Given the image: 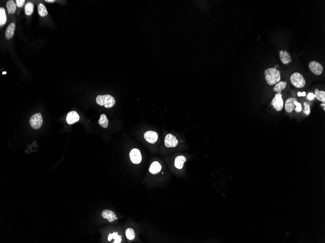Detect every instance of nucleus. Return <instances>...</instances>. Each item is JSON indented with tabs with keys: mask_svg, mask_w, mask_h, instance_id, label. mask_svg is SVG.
I'll return each mask as SVG.
<instances>
[{
	"mask_svg": "<svg viewBox=\"0 0 325 243\" xmlns=\"http://www.w3.org/2000/svg\"><path fill=\"white\" fill-rule=\"evenodd\" d=\"M291 82L293 86L296 88H301L306 85L305 79L302 74L296 72L291 76Z\"/></svg>",
	"mask_w": 325,
	"mask_h": 243,
	"instance_id": "3",
	"label": "nucleus"
},
{
	"mask_svg": "<svg viewBox=\"0 0 325 243\" xmlns=\"http://www.w3.org/2000/svg\"><path fill=\"white\" fill-rule=\"evenodd\" d=\"M130 158L131 161L134 164H138L141 162L142 155L140 151L137 148H133L130 152Z\"/></svg>",
	"mask_w": 325,
	"mask_h": 243,
	"instance_id": "6",
	"label": "nucleus"
},
{
	"mask_svg": "<svg viewBox=\"0 0 325 243\" xmlns=\"http://www.w3.org/2000/svg\"><path fill=\"white\" fill-rule=\"evenodd\" d=\"M314 98H315V97H314V94L313 93H308V95H307V99L309 101H313V100H314Z\"/></svg>",
	"mask_w": 325,
	"mask_h": 243,
	"instance_id": "29",
	"label": "nucleus"
},
{
	"mask_svg": "<svg viewBox=\"0 0 325 243\" xmlns=\"http://www.w3.org/2000/svg\"><path fill=\"white\" fill-rule=\"evenodd\" d=\"M126 237L129 240H132L135 237V231L132 228H128L126 231Z\"/></svg>",
	"mask_w": 325,
	"mask_h": 243,
	"instance_id": "25",
	"label": "nucleus"
},
{
	"mask_svg": "<svg viewBox=\"0 0 325 243\" xmlns=\"http://www.w3.org/2000/svg\"><path fill=\"white\" fill-rule=\"evenodd\" d=\"M295 105H296V107L295 108V111L296 113H300L301 112L302 110V105L300 102H298L297 101H295Z\"/></svg>",
	"mask_w": 325,
	"mask_h": 243,
	"instance_id": "27",
	"label": "nucleus"
},
{
	"mask_svg": "<svg viewBox=\"0 0 325 243\" xmlns=\"http://www.w3.org/2000/svg\"><path fill=\"white\" fill-rule=\"evenodd\" d=\"M45 1L47 3H54L55 0H45Z\"/></svg>",
	"mask_w": 325,
	"mask_h": 243,
	"instance_id": "31",
	"label": "nucleus"
},
{
	"mask_svg": "<svg viewBox=\"0 0 325 243\" xmlns=\"http://www.w3.org/2000/svg\"><path fill=\"white\" fill-rule=\"evenodd\" d=\"M178 140L172 134H168L165 139V145L167 148H174L177 146Z\"/></svg>",
	"mask_w": 325,
	"mask_h": 243,
	"instance_id": "8",
	"label": "nucleus"
},
{
	"mask_svg": "<svg viewBox=\"0 0 325 243\" xmlns=\"http://www.w3.org/2000/svg\"><path fill=\"white\" fill-rule=\"evenodd\" d=\"M186 158L183 156H178L175 158L174 165L177 168L181 169L183 168V164L186 162Z\"/></svg>",
	"mask_w": 325,
	"mask_h": 243,
	"instance_id": "15",
	"label": "nucleus"
},
{
	"mask_svg": "<svg viewBox=\"0 0 325 243\" xmlns=\"http://www.w3.org/2000/svg\"><path fill=\"white\" fill-rule=\"evenodd\" d=\"M306 95V92H298L297 93V96L300 97H305Z\"/></svg>",
	"mask_w": 325,
	"mask_h": 243,
	"instance_id": "30",
	"label": "nucleus"
},
{
	"mask_svg": "<svg viewBox=\"0 0 325 243\" xmlns=\"http://www.w3.org/2000/svg\"><path fill=\"white\" fill-rule=\"evenodd\" d=\"M79 120H80V116L78 115L77 112L75 111H71L68 113L66 117V122L68 124H70V125L77 122Z\"/></svg>",
	"mask_w": 325,
	"mask_h": 243,
	"instance_id": "10",
	"label": "nucleus"
},
{
	"mask_svg": "<svg viewBox=\"0 0 325 243\" xmlns=\"http://www.w3.org/2000/svg\"><path fill=\"white\" fill-rule=\"evenodd\" d=\"M320 105L321 106V107H323V109H324V110H325V103H321V105Z\"/></svg>",
	"mask_w": 325,
	"mask_h": 243,
	"instance_id": "32",
	"label": "nucleus"
},
{
	"mask_svg": "<svg viewBox=\"0 0 325 243\" xmlns=\"http://www.w3.org/2000/svg\"><path fill=\"white\" fill-rule=\"evenodd\" d=\"M287 86V83L285 82L279 81L275 84V86L273 88V90L275 92L281 93V92L285 89Z\"/></svg>",
	"mask_w": 325,
	"mask_h": 243,
	"instance_id": "17",
	"label": "nucleus"
},
{
	"mask_svg": "<svg viewBox=\"0 0 325 243\" xmlns=\"http://www.w3.org/2000/svg\"><path fill=\"white\" fill-rule=\"evenodd\" d=\"M98 123H99V125L103 127V128H107L108 126V124H109V122H108V119L107 118L106 115H105V114H102L101 115H100L99 121H98Z\"/></svg>",
	"mask_w": 325,
	"mask_h": 243,
	"instance_id": "21",
	"label": "nucleus"
},
{
	"mask_svg": "<svg viewBox=\"0 0 325 243\" xmlns=\"http://www.w3.org/2000/svg\"><path fill=\"white\" fill-rule=\"evenodd\" d=\"M6 8L9 14H14L16 9V5L15 2L10 0L6 3Z\"/></svg>",
	"mask_w": 325,
	"mask_h": 243,
	"instance_id": "20",
	"label": "nucleus"
},
{
	"mask_svg": "<svg viewBox=\"0 0 325 243\" xmlns=\"http://www.w3.org/2000/svg\"><path fill=\"white\" fill-rule=\"evenodd\" d=\"M144 138L150 144H154L158 138L157 133L155 131H149L144 134Z\"/></svg>",
	"mask_w": 325,
	"mask_h": 243,
	"instance_id": "9",
	"label": "nucleus"
},
{
	"mask_svg": "<svg viewBox=\"0 0 325 243\" xmlns=\"http://www.w3.org/2000/svg\"><path fill=\"white\" fill-rule=\"evenodd\" d=\"M33 9H34V5H33V4L32 3L28 2L27 4H26L25 8V13H26V15H27V16H30L33 13Z\"/></svg>",
	"mask_w": 325,
	"mask_h": 243,
	"instance_id": "24",
	"label": "nucleus"
},
{
	"mask_svg": "<svg viewBox=\"0 0 325 243\" xmlns=\"http://www.w3.org/2000/svg\"><path fill=\"white\" fill-rule=\"evenodd\" d=\"M6 73H7V72H3V73H2V74H6Z\"/></svg>",
	"mask_w": 325,
	"mask_h": 243,
	"instance_id": "33",
	"label": "nucleus"
},
{
	"mask_svg": "<svg viewBox=\"0 0 325 243\" xmlns=\"http://www.w3.org/2000/svg\"><path fill=\"white\" fill-rule=\"evenodd\" d=\"M108 240L109 241H113L114 243H121L122 238L121 236L118 235V233L114 232L109 235Z\"/></svg>",
	"mask_w": 325,
	"mask_h": 243,
	"instance_id": "18",
	"label": "nucleus"
},
{
	"mask_svg": "<svg viewBox=\"0 0 325 243\" xmlns=\"http://www.w3.org/2000/svg\"><path fill=\"white\" fill-rule=\"evenodd\" d=\"M271 105L273 108L277 111H280L283 108L284 102L282 99V95L281 93H276L271 102Z\"/></svg>",
	"mask_w": 325,
	"mask_h": 243,
	"instance_id": "4",
	"label": "nucleus"
},
{
	"mask_svg": "<svg viewBox=\"0 0 325 243\" xmlns=\"http://www.w3.org/2000/svg\"><path fill=\"white\" fill-rule=\"evenodd\" d=\"M16 4L18 8H22L25 4V0H16Z\"/></svg>",
	"mask_w": 325,
	"mask_h": 243,
	"instance_id": "28",
	"label": "nucleus"
},
{
	"mask_svg": "<svg viewBox=\"0 0 325 243\" xmlns=\"http://www.w3.org/2000/svg\"><path fill=\"white\" fill-rule=\"evenodd\" d=\"M102 217L103 218L106 219L110 222H113L115 220L117 219L116 215L114 211L109 210L103 211L101 214Z\"/></svg>",
	"mask_w": 325,
	"mask_h": 243,
	"instance_id": "12",
	"label": "nucleus"
},
{
	"mask_svg": "<svg viewBox=\"0 0 325 243\" xmlns=\"http://www.w3.org/2000/svg\"><path fill=\"white\" fill-rule=\"evenodd\" d=\"M309 68L310 71L316 75H320L323 72L322 65L316 61H311L309 64Z\"/></svg>",
	"mask_w": 325,
	"mask_h": 243,
	"instance_id": "7",
	"label": "nucleus"
},
{
	"mask_svg": "<svg viewBox=\"0 0 325 243\" xmlns=\"http://www.w3.org/2000/svg\"><path fill=\"white\" fill-rule=\"evenodd\" d=\"M30 123L33 129H39L43 124V118L41 114L37 113L32 115L30 119Z\"/></svg>",
	"mask_w": 325,
	"mask_h": 243,
	"instance_id": "5",
	"label": "nucleus"
},
{
	"mask_svg": "<svg viewBox=\"0 0 325 243\" xmlns=\"http://www.w3.org/2000/svg\"><path fill=\"white\" fill-rule=\"evenodd\" d=\"M314 97L319 100L320 102L325 103V92L324 91H319L318 89L315 90Z\"/></svg>",
	"mask_w": 325,
	"mask_h": 243,
	"instance_id": "19",
	"label": "nucleus"
},
{
	"mask_svg": "<svg viewBox=\"0 0 325 243\" xmlns=\"http://www.w3.org/2000/svg\"><path fill=\"white\" fill-rule=\"evenodd\" d=\"M265 79L268 85H273L280 81L281 79L280 72L275 68H269L264 72Z\"/></svg>",
	"mask_w": 325,
	"mask_h": 243,
	"instance_id": "1",
	"label": "nucleus"
},
{
	"mask_svg": "<svg viewBox=\"0 0 325 243\" xmlns=\"http://www.w3.org/2000/svg\"><path fill=\"white\" fill-rule=\"evenodd\" d=\"M15 29V25L14 23H11L9 25L5 31V38L7 39H9L12 38Z\"/></svg>",
	"mask_w": 325,
	"mask_h": 243,
	"instance_id": "16",
	"label": "nucleus"
},
{
	"mask_svg": "<svg viewBox=\"0 0 325 243\" xmlns=\"http://www.w3.org/2000/svg\"><path fill=\"white\" fill-rule=\"evenodd\" d=\"M161 169L162 166L160 163L157 161H155V162H153L152 165H150L149 168V171L152 174L155 175V174L159 173L161 171Z\"/></svg>",
	"mask_w": 325,
	"mask_h": 243,
	"instance_id": "14",
	"label": "nucleus"
},
{
	"mask_svg": "<svg viewBox=\"0 0 325 243\" xmlns=\"http://www.w3.org/2000/svg\"><path fill=\"white\" fill-rule=\"evenodd\" d=\"M279 57L280 60L284 64H288L291 63L292 61L291 55L286 51H283V50L279 51Z\"/></svg>",
	"mask_w": 325,
	"mask_h": 243,
	"instance_id": "13",
	"label": "nucleus"
},
{
	"mask_svg": "<svg viewBox=\"0 0 325 243\" xmlns=\"http://www.w3.org/2000/svg\"><path fill=\"white\" fill-rule=\"evenodd\" d=\"M6 22V16L5 9L3 8H0V26L4 25Z\"/></svg>",
	"mask_w": 325,
	"mask_h": 243,
	"instance_id": "22",
	"label": "nucleus"
},
{
	"mask_svg": "<svg viewBox=\"0 0 325 243\" xmlns=\"http://www.w3.org/2000/svg\"><path fill=\"white\" fill-rule=\"evenodd\" d=\"M296 101H297V99L295 98H290L286 100L285 103V109L286 112L291 113L295 110L296 107L295 102Z\"/></svg>",
	"mask_w": 325,
	"mask_h": 243,
	"instance_id": "11",
	"label": "nucleus"
},
{
	"mask_svg": "<svg viewBox=\"0 0 325 243\" xmlns=\"http://www.w3.org/2000/svg\"><path fill=\"white\" fill-rule=\"evenodd\" d=\"M96 102L100 106H104L106 108H110L115 105V99L111 95H98L96 98Z\"/></svg>",
	"mask_w": 325,
	"mask_h": 243,
	"instance_id": "2",
	"label": "nucleus"
},
{
	"mask_svg": "<svg viewBox=\"0 0 325 243\" xmlns=\"http://www.w3.org/2000/svg\"><path fill=\"white\" fill-rule=\"evenodd\" d=\"M304 109L303 110V113L306 115H309L310 113V107L309 105L305 102L304 103Z\"/></svg>",
	"mask_w": 325,
	"mask_h": 243,
	"instance_id": "26",
	"label": "nucleus"
},
{
	"mask_svg": "<svg viewBox=\"0 0 325 243\" xmlns=\"http://www.w3.org/2000/svg\"><path fill=\"white\" fill-rule=\"evenodd\" d=\"M38 13L39 14V16H41L42 17H45V16L47 15V10L45 6L42 4H40L39 5H38Z\"/></svg>",
	"mask_w": 325,
	"mask_h": 243,
	"instance_id": "23",
	"label": "nucleus"
}]
</instances>
